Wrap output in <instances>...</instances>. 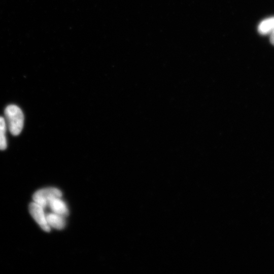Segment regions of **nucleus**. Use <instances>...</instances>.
Instances as JSON below:
<instances>
[{"instance_id": "f257e3e1", "label": "nucleus", "mask_w": 274, "mask_h": 274, "mask_svg": "<svg viewBox=\"0 0 274 274\" xmlns=\"http://www.w3.org/2000/svg\"><path fill=\"white\" fill-rule=\"evenodd\" d=\"M5 121L11 133L17 135L21 132L24 124L22 110L15 105L8 106L5 110Z\"/></svg>"}, {"instance_id": "f03ea898", "label": "nucleus", "mask_w": 274, "mask_h": 274, "mask_svg": "<svg viewBox=\"0 0 274 274\" xmlns=\"http://www.w3.org/2000/svg\"><path fill=\"white\" fill-rule=\"evenodd\" d=\"M61 192L58 189L53 187L46 188L37 191L33 195L34 202L43 208L48 206L49 202L53 198L60 197Z\"/></svg>"}, {"instance_id": "7ed1b4c3", "label": "nucleus", "mask_w": 274, "mask_h": 274, "mask_svg": "<svg viewBox=\"0 0 274 274\" xmlns=\"http://www.w3.org/2000/svg\"><path fill=\"white\" fill-rule=\"evenodd\" d=\"M29 211L32 218L42 229L47 232L50 231V226L48 224L44 208L35 202H33L29 204Z\"/></svg>"}, {"instance_id": "20e7f679", "label": "nucleus", "mask_w": 274, "mask_h": 274, "mask_svg": "<svg viewBox=\"0 0 274 274\" xmlns=\"http://www.w3.org/2000/svg\"><path fill=\"white\" fill-rule=\"evenodd\" d=\"M48 206L53 213L65 216L68 214V209L65 203L60 199V197H56L52 199Z\"/></svg>"}, {"instance_id": "39448f33", "label": "nucleus", "mask_w": 274, "mask_h": 274, "mask_svg": "<svg viewBox=\"0 0 274 274\" xmlns=\"http://www.w3.org/2000/svg\"><path fill=\"white\" fill-rule=\"evenodd\" d=\"M258 31L262 35H270L274 31V17L263 20L258 26Z\"/></svg>"}, {"instance_id": "423d86ee", "label": "nucleus", "mask_w": 274, "mask_h": 274, "mask_svg": "<svg viewBox=\"0 0 274 274\" xmlns=\"http://www.w3.org/2000/svg\"><path fill=\"white\" fill-rule=\"evenodd\" d=\"M46 219L50 226L57 229H62L65 225L64 220L61 215L55 213L47 214Z\"/></svg>"}, {"instance_id": "0eeeda50", "label": "nucleus", "mask_w": 274, "mask_h": 274, "mask_svg": "<svg viewBox=\"0 0 274 274\" xmlns=\"http://www.w3.org/2000/svg\"><path fill=\"white\" fill-rule=\"evenodd\" d=\"M7 124L4 117L0 116V150L6 149L7 146L6 135Z\"/></svg>"}, {"instance_id": "6e6552de", "label": "nucleus", "mask_w": 274, "mask_h": 274, "mask_svg": "<svg viewBox=\"0 0 274 274\" xmlns=\"http://www.w3.org/2000/svg\"><path fill=\"white\" fill-rule=\"evenodd\" d=\"M270 36V42L274 45V31L269 35Z\"/></svg>"}]
</instances>
